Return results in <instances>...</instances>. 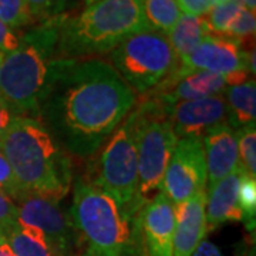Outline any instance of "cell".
<instances>
[{
    "mask_svg": "<svg viewBox=\"0 0 256 256\" xmlns=\"http://www.w3.org/2000/svg\"><path fill=\"white\" fill-rule=\"evenodd\" d=\"M137 96L114 67L97 58H56L38 118L67 154L94 156L120 127Z\"/></svg>",
    "mask_w": 256,
    "mask_h": 256,
    "instance_id": "cell-1",
    "label": "cell"
},
{
    "mask_svg": "<svg viewBox=\"0 0 256 256\" xmlns=\"http://www.w3.org/2000/svg\"><path fill=\"white\" fill-rule=\"evenodd\" d=\"M242 8L244 6L238 2H232V0L218 2L205 16L210 34H220V36L225 34Z\"/></svg>",
    "mask_w": 256,
    "mask_h": 256,
    "instance_id": "cell-22",
    "label": "cell"
},
{
    "mask_svg": "<svg viewBox=\"0 0 256 256\" xmlns=\"http://www.w3.org/2000/svg\"><path fill=\"white\" fill-rule=\"evenodd\" d=\"M238 202L244 215L242 222L246 224L249 230H254L256 218V178L246 174L242 176L238 191Z\"/></svg>",
    "mask_w": 256,
    "mask_h": 256,
    "instance_id": "cell-24",
    "label": "cell"
},
{
    "mask_svg": "<svg viewBox=\"0 0 256 256\" xmlns=\"http://www.w3.org/2000/svg\"><path fill=\"white\" fill-rule=\"evenodd\" d=\"M2 57H3V54H2V53H0V62H2Z\"/></svg>",
    "mask_w": 256,
    "mask_h": 256,
    "instance_id": "cell-38",
    "label": "cell"
},
{
    "mask_svg": "<svg viewBox=\"0 0 256 256\" xmlns=\"http://www.w3.org/2000/svg\"><path fill=\"white\" fill-rule=\"evenodd\" d=\"M242 6H244L245 9L250 10V12H255L256 0H242Z\"/></svg>",
    "mask_w": 256,
    "mask_h": 256,
    "instance_id": "cell-36",
    "label": "cell"
},
{
    "mask_svg": "<svg viewBox=\"0 0 256 256\" xmlns=\"http://www.w3.org/2000/svg\"><path fill=\"white\" fill-rule=\"evenodd\" d=\"M206 162V188L232 174L239 164L236 130L222 126L202 140Z\"/></svg>",
    "mask_w": 256,
    "mask_h": 256,
    "instance_id": "cell-16",
    "label": "cell"
},
{
    "mask_svg": "<svg viewBox=\"0 0 256 256\" xmlns=\"http://www.w3.org/2000/svg\"><path fill=\"white\" fill-rule=\"evenodd\" d=\"M249 53L250 52L242 48L238 40L220 34H210L190 54L178 62V67L171 76L182 77L194 72L218 74L249 72Z\"/></svg>",
    "mask_w": 256,
    "mask_h": 256,
    "instance_id": "cell-14",
    "label": "cell"
},
{
    "mask_svg": "<svg viewBox=\"0 0 256 256\" xmlns=\"http://www.w3.org/2000/svg\"><path fill=\"white\" fill-rule=\"evenodd\" d=\"M18 38L20 37L0 18V53L4 56L13 52L18 46Z\"/></svg>",
    "mask_w": 256,
    "mask_h": 256,
    "instance_id": "cell-31",
    "label": "cell"
},
{
    "mask_svg": "<svg viewBox=\"0 0 256 256\" xmlns=\"http://www.w3.org/2000/svg\"><path fill=\"white\" fill-rule=\"evenodd\" d=\"M191 256H222V254H220V249L216 245H214L212 242L204 239L196 246V249L192 252Z\"/></svg>",
    "mask_w": 256,
    "mask_h": 256,
    "instance_id": "cell-33",
    "label": "cell"
},
{
    "mask_svg": "<svg viewBox=\"0 0 256 256\" xmlns=\"http://www.w3.org/2000/svg\"><path fill=\"white\" fill-rule=\"evenodd\" d=\"M220 0H176L180 9L184 14L202 18L210 13V10L218 3Z\"/></svg>",
    "mask_w": 256,
    "mask_h": 256,
    "instance_id": "cell-30",
    "label": "cell"
},
{
    "mask_svg": "<svg viewBox=\"0 0 256 256\" xmlns=\"http://www.w3.org/2000/svg\"><path fill=\"white\" fill-rule=\"evenodd\" d=\"M240 168L245 174L256 178V128L255 124L236 130Z\"/></svg>",
    "mask_w": 256,
    "mask_h": 256,
    "instance_id": "cell-23",
    "label": "cell"
},
{
    "mask_svg": "<svg viewBox=\"0 0 256 256\" xmlns=\"http://www.w3.org/2000/svg\"><path fill=\"white\" fill-rule=\"evenodd\" d=\"M142 13L148 28L164 34L182 16L176 0H142Z\"/></svg>",
    "mask_w": 256,
    "mask_h": 256,
    "instance_id": "cell-21",
    "label": "cell"
},
{
    "mask_svg": "<svg viewBox=\"0 0 256 256\" xmlns=\"http://www.w3.org/2000/svg\"><path fill=\"white\" fill-rule=\"evenodd\" d=\"M16 117H18V116H16L9 106L0 98V141L3 140L4 134L8 132V130Z\"/></svg>",
    "mask_w": 256,
    "mask_h": 256,
    "instance_id": "cell-32",
    "label": "cell"
},
{
    "mask_svg": "<svg viewBox=\"0 0 256 256\" xmlns=\"http://www.w3.org/2000/svg\"><path fill=\"white\" fill-rule=\"evenodd\" d=\"M14 204L18 225L44 238L56 256H80L76 252L80 235L74 228L70 214L60 206V202L24 194Z\"/></svg>",
    "mask_w": 256,
    "mask_h": 256,
    "instance_id": "cell-9",
    "label": "cell"
},
{
    "mask_svg": "<svg viewBox=\"0 0 256 256\" xmlns=\"http://www.w3.org/2000/svg\"><path fill=\"white\" fill-rule=\"evenodd\" d=\"M210 34V32L206 24L205 16L196 18V16H190V14L182 13V16L178 18L174 28L165 36L180 62L184 57L190 54L192 50Z\"/></svg>",
    "mask_w": 256,
    "mask_h": 256,
    "instance_id": "cell-19",
    "label": "cell"
},
{
    "mask_svg": "<svg viewBox=\"0 0 256 256\" xmlns=\"http://www.w3.org/2000/svg\"><path fill=\"white\" fill-rule=\"evenodd\" d=\"M137 110L132 108L120 127L106 141V146L98 161L97 178L92 181L108 192L131 215V218L137 214Z\"/></svg>",
    "mask_w": 256,
    "mask_h": 256,
    "instance_id": "cell-8",
    "label": "cell"
},
{
    "mask_svg": "<svg viewBox=\"0 0 256 256\" xmlns=\"http://www.w3.org/2000/svg\"><path fill=\"white\" fill-rule=\"evenodd\" d=\"M224 97L229 111V126L239 130L255 124L256 120V82L249 78L242 84L228 87Z\"/></svg>",
    "mask_w": 256,
    "mask_h": 256,
    "instance_id": "cell-18",
    "label": "cell"
},
{
    "mask_svg": "<svg viewBox=\"0 0 256 256\" xmlns=\"http://www.w3.org/2000/svg\"><path fill=\"white\" fill-rule=\"evenodd\" d=\"M64 14L37 22L18 38V46L2 57L0 98L18 117H36L52 64L58 58Z\"/></svg>",
    "mask_w": 256,
    "mask_h": 256,
    "instance_id": "cell-3",
    "label": "cell"
},
{
    "mask_svg": "<svg viewBox=\"0 0 256 256\" xmlns=\"http://www.w3.org/2000/svg\"><path fill=\"white\" fill-rule=\"evenodd\" d=\"M0 18L12 30L33 23L26 0H0Z\"/></svg>",
    "mask_w": 256,
    "mask_h": 256,
    "instance_id": "cell-25",
    "label": "cell"
},
{
    "mask_svg": "<svg viewBox=\"0 0 256 256\" xmlns=\"http://www.w3.org/2000/svg\"><path fill=\"white\" fill-rule=\"evenodd\" d=\"M175 205L162 192L156 194L137 210L132 235L142 256H172Z\"/></svg>",
    "mask_w": 256,
    "mask_h": 256,
    "instance_id": "cell-13",
    "label": "cell"
},
{
    "mask_svg": "<svg viewBox=\"0 0 256 256\" xmlns=\"http://www.w3.org/2000/svg\"><path fill=\"white\" fill-rule=\"evenodd\" d=\"M110 64L132 92L144 94L174 72L178 58L164 33L146 30L111 50Z\"/></svg>",
    "mask_w": 256,
    "mask_h": 256,
    "instance_id": "cell-7",
    "label": "cell"
},
{
    "mask_svg": "<svg viewBox=\"0 0 256 256\" xmlns=\"http://www.w3.org/2000/svg\"><path fill=\"white\" fill-rule=\"evenodd\" d=\"M252 256H254V255H252Z\"/></svg>",
    "mask_w": 256,
    "mask_h": 256,
    "instance_id": "cell-40",
    "label": "cell"
},
{
    "mask_svg": "<svg viewBox=\"0 0 256 256\" xmlns=\"http://www.w3.org/2000/svg\"><path fill=\"white\" fill-rule=\"evenodd\" d=\"M0 256H16L12 250V248L9 246V244L2 236H0Z\"/></svg>",
    "mask_w": 256,
    "mask_h": 256,
    "instance_id": "cell-34",
    "label": "cell"
},
{
    "mask_svg": "<svg viewBox=\"0 0 256 256\" xmlns=\"http://www.w3.org/2000/svg\"><path fill=\"white\" fill-rule=\"evenodd\" d=\"M158 106L164 112L165 118L171 122L178 140H204L215 128L229 126V111L224 94L198 100L180 101L171 106Z\"/></svg>",
    "mask_w": 256,
    "mask_h": 256,
    "instance_id": "cell-11",
    "label": "cell"
},
{
    "mask_svg": "<svg viewBox=\"0 0 256 256\" xmlns=\"http://www.w3.org/2000/svg\"><path fill=\"white\" fill-rule=\"evenodd\" d=\"M151 30L142 13V0H100L78 16H63L58 57L87 58L110 53L122 40Z\"/></svg>",
    "mask_w": 256,
    "mask_h": 256,
    "instance_id": "cell-4",
    "label": "cell"
},
{
    "mask_svg": "<svg viewBox=\"0 0 256 256\" xmlns=\"http://www.w3.org/2000/svg\"><path fill=\"white\" fill-rule=\"evenodd\" d=\"M256 28V20H255V12L242 8L239 12V14L232 22V24L229 26L225 34L222 36L230 37L234 40H238L239 43L244 46L248 40H250V37L254 38L255 36Z\"/></svg>",
    "mask_w": 256,
    "mask_h": 256,
    "instance_id": "cell-26",
    "label": "cell"
},
{
    "mask_svg": "<svg viewBox=\"0 0 256 256\" xmlns=\"http://www.w3.org/2000/svg\"><path fill=\"white\" fill-rule=\"evenodd\" d=\"M205 190L206 162L202 140L180 138L165 170L161 192L176 206Z\"/></svg>",
    "mask_w": 256,
    "mask_h": 256,
    "instance_id": "cell-10",
    "label": "cell"
},
{
    "mask_svg": "<svg viewBox=\"0 0 256 256\" xmlns=\"http://www.w3.org/2000/svg\"><path fill=\"white\" fill-rule=\"evenodd\" d=\"M16 256H56L44 238L36 232L22 228L18 222L0 234Z\"/></svg>",
    "mask_w": 256,
    "mask_h": 256,
    "instance_id": "cell-20",
    "label": "cell"
},
{
    "mask_svg": "<svg viewBox=\"0 0 256 256\" xmlns=\"http://www.w3.org/2000/svg\"><path fill=\"white\" fill-rule=\"evenodd\" d=\"M97 2H100V0H84V4H86V8H87V6H90V4L97 3Z\"/></svg>",
    "mask_w": 256,
    "mask_h": 256,
    "instance_id": "cell-37",
    "label": "cell"
},
{
    "mask_svg": "<svg viewBox=\"0 0 256 256\" xmlns=\"http://www.w3.org/2000/svg\"><path fill=\"white\" fill-rule=\"evenodd\" d=\"M249 72H236L232 74L194 72L182 77H174L170 74L164 82L141 96L161 106H171L180 101L198 100L224 94L230 86L242 84L249 80Z\"/></svg>",
    "mask_w": 256,
    "mask_h": 256,
    "instance_id": "cell-12",
    "label": "cell"
},
{
    "mask_svg": "<svg viewBox=\"0 0 256 256\" xmlns=\"http://www.w3.org/2000/svg\"><path fill=\"white\" fill-rule=\"evenodd\" d=\"M72 0H26L33 23L64 14V9Z\"/></svg>",
    "mask_w": 256,
    "mask_h": 256,
    "instance_id": "cell-27",
    "label": "cell"
},
{
    "mask_svg": "<svg viewBox=\"0 0 256 256\" xmlns=\"http://www.w3.org/2000/svg\"><path fill=\"white\" fill-rule=\"evenodd\" d=\"M0 151L26 194L60 202L70 191V156L36 117H16L0 141Z\"/></svg>",
    "mask_w": 256,
    "mask_h": 256,
    "instance_id": "cell-2",
    "label": "cell"
},
{
    "mask_svg": "<svg viewBox=\"0 0 256 256\" xmlns=\"http://www.w3.org/2000/svg\"><path fill=\"white\" fill-rule=\"evenodd\" d=\"M80 256H116V255H110V254H106V252H102V250H100V249L87 246V249H86Z\"/></svg>",
    "mask_w": 256,
    "mask_h": 256,
    "instance_id": "cell-35",
    "label": "cell"
},
{
    "mask_svg": "<svg viewBox=\"0 0 256 256\" xmlns=\"http://www.w3.org/2000/svg\"></svg>",
    "mask_w": 256,
    "mask_h": 256,
    "instance_id": "cell-39",
    "label": "cell"
},
{
    "mask_svg": "<svg viewBox=\"0 0 256 256\" xmlns=\"http://www.w3.org/2000/svg\"><path fill=\"white\" fill-rule=\"evenodd\" d=\"M18 222V208L6 192L0 190V234Z\"/></svg>",
    "mask_w": 256,
    "mask_h": 256,
    "instance_id": "cell-29",
    "label": "cell"
},
{
    "mask_svg": "<svg viewBox=\"0 0 256 256\" xmlns=\"http://www.w3.org/2000/svg\"><path fill=\"white\" fill-rule=\"evenodd\" d=\"M70 218L88 246L122 256L131 244V215L108 192L86 178L74 182Z\"/></svg>",
    "mask_w": 256,
    "mask_h": 256,
    "instance_id": "cell-5",
    "label": "cell"
},
{
    "mask_svg": "<svg viewBox=\"0 0 256 256\" xmlns=\"http://www.w3.org/2000/svg\"><path fill=\"white\" fill-rule=\"evenodd\" d=\"M206 190L175 206L172 256H191L208 234L205 215Z\"/></svg>",
    "mask_w": 256,
    "mask_h": 256,
    "instance_id": "cell-15",
    "label": "cell"
},
{
    "mask_svg": "<svg viewBox=\"0 0 256 256\" xmlns=\"http://www.w3.org/2000/svg\"><path fill=\"white\" fill-rule=\"evenodd\" d=\"M134 108L138 114V188L136 198V210H138L161 190L165 170L178 138L156 101L142 96Z\"/></svg>",
    "mask_w": 256,
    "mask_h": 256,
    "instance_id": "cell-6",
    "label": "cell"
},
{
    "mask_svg": "<svg viewBox=\"0 0 256 256\" xmlns=\"http://www.w3.org/2000/svg\"><path fill=\"white\" fill-rule=\"evenodd\" d=\"M245 171L239 166L232 174L206 188L205 215L208 232L226 222H242L244 215L239 206L238 191Z\"/></svg>",
    "mask_w": 256,
    "mask_h": 256,
    "instance_id": "cell-17",
    "label": "cell"
},
{
    "mask_svg": "<svg viewBox=\"0 0 256 256\" xmlns=\"http://www.w3.org/2000/svg\"><path fill=\"white\" fill-rule=\"evenodd\" d=\"M0 190L6 192L14 202L20 200L26 194L20 188V185L13 175L9 162H8L6 156H3L2 151H0Z\"/></svg>",
    "mask_w": 256,
    "mask_h": 256,
    "instance_id": "cell-28",
    "label": "cell"
}]
</instances>
